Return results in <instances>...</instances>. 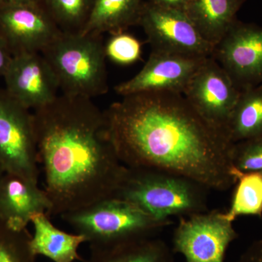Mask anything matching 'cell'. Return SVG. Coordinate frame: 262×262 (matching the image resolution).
Returning a JSON list of instances; mask_svg holds the SVG:
<instances>
[{
  "label": "cell",
  "instance_id": "cell-17",
  "mask_svg": "<svg viewBox=\"0 0 262 262\" xmlns=\"http://www.w3.org/2000/svg\"><path fill=\"white\" fill-rule=\"evenodd\" d=\"M144 0H94L82 34L102 35L125 32L138 25Z\"/></svg>",
  "mask_w": 262,
  "mask_h": 262
},
{
  "label": "cell",
  "instance_id": "cell-24",
  "mask_svg": "<svg viewBox=\"0 0 262 262\" xmlns=\"http://www.w3.org/2000/svg\"><path fill=\"white\" fill-rule=\"evenodd\" d=\"M231 160L234 168L243 173L262 174V138L233 144Z\"/></svg>",
  "mask_w": 262,
  "mask_h": 262
},
{
  "label": "cell",
  "instance_id": "cell-13",
  "mask_svg": "<svg viewBox=\"0 0 262 262\" xmlns=\"http://www.w3.org/2000/svg\"><path fill=\"white\" fill-rule=\"evenodd\" d=\"M3 77L7 92L29 110L43 107L58 97L56 75L41 53L13 56Z\"/></svg>",
  "mask_w": 262,
  "mask_h": 262
},
{
  "label": "cell",
  "instance_id": "cell-5",
  "mask_svg": "<svg viewBox=\"0 0 262 262\" xmlns=\"http://www.w3.org/2000/svg\"><path fill=\"white\" fill-rule=\"evenodd\" d=\"M92 248H108L152 237L172 221H159L129 202L106 198L61 215Z\"/></svg>",
  "mask_w": 262,
  "mask_h": 262
},
{
  "label": "cell",
  "instance_id": "cell-7",
  "mask_svg": "<svg viewBox=\"0 0 262 262\" xmlns=\"http://www.w3.org/2000/svg\"><path fill=\"white\" fill-rule=\"evenodd\" d=\"M151 51L195 58L212 56L214 46L202 36L185 12L161 8L144 1L139 24Z\"/></svg>",
  "mask_w": 262,
  "mask_h": 262
},
{
  "label": "cell",
  "instance_id": "cell-15",
  "mask_svg": "<svg viewBox=\"0 0 262 262\" xmlns=\"http://www.w3.org/2000/svg\"><path fill=\"white\" fill-rule=\"evenodd\" d=\"M34 235L29 239V248L34 256H43L53 262H75L81 260L78 253L81 244L87 242L80 234H70L58 229L47 213L33 217Z\"/></svg>",
  "mask_w": 262,
  "mask_h": 262
},
{
  "label": "cell",
  "instance_id": "cell-27",
  "mask_svg": "<svg viewBox=\"0 0 262 262\" xmlns=\"http://www.w3.org/2000/svg\"><path fill=\"white\" fill-rule=\"evenodd\" d=\"M146 1L167 9L186 12L190 0H146Z\"/></svg>",
  "mask_w": 262,
  "mask_h": 262
},
{
  "label": "cell",
  "instance_id": "cell-29",
  "mask_svg": "<svg viewBox=\"0 0 262 262\" xmlns=\"http://www.w3.org/2000/svg\"><path fill=\"white\" fill-rule=\"evenodd\" d=\"M4 173V172H3V170H2V169L0 168V179H1L2 177H3V174Z\"/></svg>",
  "mask_w": 262,
  "mask_h": 262
},
{
  "label": "cell",
  "instance_id": "cell-22",
  "mask_svg": "<svg viewBox=\"0 0 262 262\" xmlns=\"http://www.w3.org/2000/svg\"><path fill=\"white\" fill-rule=\"evenodd\" d=\"M27 229L16 231L0 221V262H36Z\"/></svg>",
  "mask_w": 262,
  "mask_h": 262
},
{
  "label": "cell",
  "instance_id": "cell-6",
  "mask_svg": "<svg viewBox=\"0 0 262 262\" xmlns=\"http://www.w3.org/2000/svg\"><path fill=\"white\" fill-rule=\"evenodd\" d=\"M29 110L0 89V168L38 184L37 138Z\"/></svg>",
  "mask_w": 262,
  "mask_h": 262
},
{
  "label": "cell",
  "instance_id": "cell-25",
  "mask_svg": "<svg viewBox=\"0 0 262 262\" xmlns=\"http://www.w3.org/2000/svg\"><path fill=\"white\" fill-rule=\"evenodd\" d=\"M236 262H262V239L253 242Z\"/></svg>",
  "mask_w": 262,
  "mask_h": 262
},
{
  "label": "cell",
  "instance_id": "cell-23",
  "mask_svg": "<svg viewBox=\"0 0 262 262\" xmlns=\"http://www.w3.org/2000/svg\"><path fill=\"white\" fill-rule=\"evenodd\" d=\"M104 48L106 58L117 64H133L141 59L142 45L126 31L111 34Z\"/></svg>",
  "mask_w": 262,
  "mask_h": 262
},
{
  "label": "cell",
  "instance_id": "cell-8",
  "mask_svg": "<svg viewBox=\"0 0 262 262\" xmlns=\"http://www.w3.org/2000/svg\"><path fill=\"white\" fill-rule=\"evenodd\" d=\"M237 237L233 222L224 212L208 211L180 217L174 230L173 251L187 262H225L227 248Z\"/></svg>",
  "mask_w": 262,
  "mask_h": 262
},
{
  "label": "cell",
  "instance_id": "cell-2",
  "mask_svg": "<svg viewBox=\"0 0 262 262\" xmlns=\"http://www.w3.org/2000/svg\"><path fill=\"white\" fill-rule=\"evenodd\" d=\"M33 116L44 190L51 203L48 215L113 198L127 167L110 140L103 111L92 99L61 94Z\"/></svg>",
  "mask_w": 262,
  "mask_h": 262
},
{
  "label": "cell",
  "instance_id": "cell-28",
  "mask_svg": "<svg viewBox=\"0 0 262 262\" xmlns=\"http://www.w3.org/2000/svg\"><path fill=\"white\" fill-rule=\"evenodd\" d=\"M36 4H42V0H0V7Z\"/></svg>",
  "mask_w": 262,
  "mask_h": 262
},
{
  "label": "cell",
  "instance_id": "cell-10",
  "mask_svg": "<svg viewBox=\"0 0 262 262\" xmlns=\"http://www.w3.org/2000/svg\"><path fill=\"white\" fill-rule=\"evenodd\" d=\"M241 93L211 56L202 63L183 95L205 120L226 134L227 122Z\"/></svg>",
  "mask_w": 262,
  "mask_h": 262
},
{
  "label": "cell",
  "instance_id": "cell-19",
  "mask_svg": "<svg viewBox=\"0 0 262 262\" xmlns=\"http://www.w3.org/2000/svg\"><path fill=\"white\" fill-rule=\"evenodd\" d=\"M88 262H173L168 245L152 237L108 248L91 247Z\"/></svg>",
  "mask_w": 262,
  "mask_h": 262
},
{
  "label": "cell",
  "instance_id": "cell-11",
  "mask_svg": "<svg viewBox=\"0 0 262 262\" xmlns=\"http://www.w3.org/2000/svg\"><path fill=\"white\" fill-rule=\"evenodd\" d=\"M61 32L43 4L0 7V36L13 56L41 53Z\"/></svg>",
  "mask_w": 262,
  "mask_h": 262
},
{
  "label": "cell",
  "instance_id": "cell-9",
  "mask_svg": "<svg viewBox=\"0 0 262 262\" xmlns=\"http://www.w3.org/2000/svg\"><path fill=\"white\" fill-rule=\"evenodd\" d=\"M211 57L241 91L261 84L262 27L237 19Z\"/></svg>",
  "mask_w": 262,
  "mask_h": 262
},
{
  "label": "cell",
  "instance_id": "cell-21",
  "mask_svg": "<svg viewBox=\"0 0 262 262\" xmlns=\"http://www.w3.org/2000/svg\"><path fill=\"white\" fill-rule=\"evenodd\" d=\"M94 0H42V4L62 32L82 33Z\"/></svg>",
  "mask_w": 262,
  "mask_h": 262
},
{
  "label": "cell",
  "instance_id": "cell-20",
  "mask_svg": "<svg viewBox=\"0 0 262 262\" xmlns=\"http://www.w3.org/2000/svg\"><path fill=\"white\" fill-rule=\"evenodd\" d=\"M236 187L228 211L227 220L233 222L241 215L262 217V174L243 173L234 168Z\"/></svg>",
  "mask_w": 262,
  "mask_h": 262
},
{
  "label": "cell",
  "instance_id": "cell-3",
  "mask_svg": "<svg viewBox=\"0 0 262 262\" xmlns=\"http://www.w3.org/2000/svg\"><path fill=\"white\" fill-rule=\"evenodd\" d=\"M210 189L192 179L165 170L128 168L113 198L135 205L155 220L188 217L208 211Z\"/></svg>",
  "mask_w": 262,
  "mask_h": 262
},
{
  "label": "cell",
  "instance_id": "cell-18",
  "mask_svg": "<svg viewBox=\"0 0 262 262\" xmlns=\"http://www.w3.org/2000/svg\"><path fill=\"white\" fill-rule=\"evenodd\" d=\"M225 132L232 144L262 138V84L241 91Z\"/></svg>",
  "mask_w": 262,
  "mask_h": 262
},
{
  "label": "cell",
  "instance_id": "cell-16",
  "mask_svg": "<svg viewBox=\"0 0 262 262\" xmlns=\"http://www.w3.org/2000/svg\"><path fill=\"white\" fill-rule=\"evenodd\" d=\"M246 0H190L186 10L203 37L213 46L237 20Z\"/></svg>",
  "mask_w": 262,
  "mask_h": 262
},
{
  "label": "cell",
  "instance_id": "cell-1",
  "mask_svg": "<svg viewBox=\"0 0 262 262\" xmlns=\"http://www.w3.org/2000/svg\"><path fill=\"white\" fill-rule=\"evenodd\" d=\"M103 113L110 140L125 166L165 170L213 190L226 191L236 184L233 144L184 95H130Z\"/></svg>",
  "mask_w": 262,
  "mask_h": 262
},
{
  "label": "cell",
  "instance_id": "cell-4",
  "mask_svg": "<svg viewBox=\"0 0 262 262\" xmlns=\"http://www.w3.org/2000/svg\"><path fill=\"white\" fill-rule=\"evenodd\" d=\"M104 44L102 35L62 32L41 53L62 94L92 99L107 93Z\"/></svg>",
  "mask_w": 262,
  "mask_h": 262
},
{
  "label": "cell",
  "instance_id": "cell-12",
  "mask_svg": "<svg viewBox=\"0 0 262 262\" xmlns=\"http://www.w3.org/2000/svg\"><path fill=\"white\" fill-rule=\"evenodd\" d=\"M206 58L151 51L140 72L130 80L115 86V92L122 97L161 91L184 94Z\"/></svg>",
  "mask_w": 262,
  "mask_h": 262
},
{
  "label": "cell",
  "instance_id": "cell-14",
  "mask_svg": "<svg viewBox=\"0 0 262 262\" xmlns=\"http://www.w3.org/2000/svg\"><path fill=\"white\" fill-rule=\"evenodd\" d=\"M51 203L44 189L23 178L4 173L0 179V221L23 231L39 213L49 214Z\"/></svg>",
  "mask_w": 262,
  "mask_h": 262
},
{
  "label": "cell",
  "instance_id": "cell-26",
  "mask_svg": "<svg viewBox=\"0 0 262 262\" xmlns=\"http://www.w3.org/2000/svg\"><path fill=\"white\" fill-rule=\"evenodd\" d=\"M13 58V54L8 45L0 36V77H4Z\"/></svg>",
  "mask_w": 262,
  "mask_h": 262
}]
</instances>
